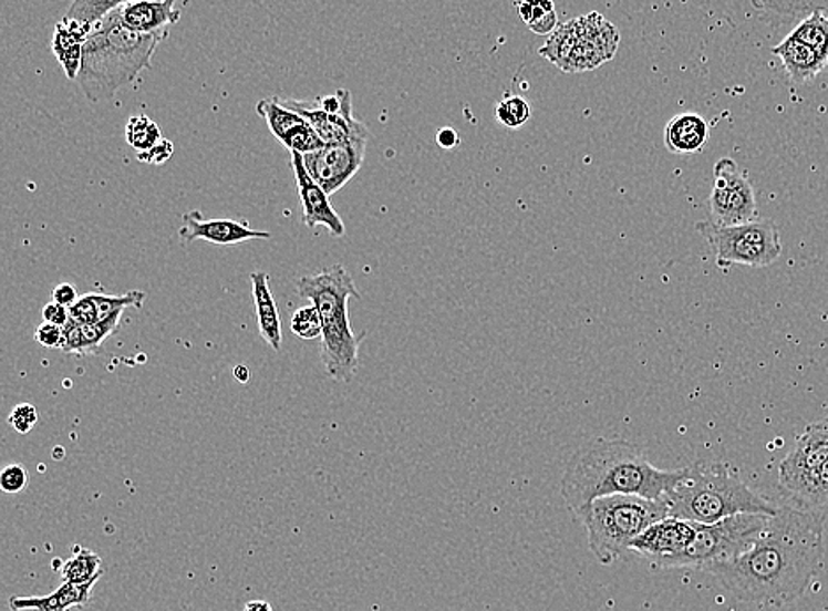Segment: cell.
Segmentation results:
<instances>
[{"label": "cell", "instance_id": "obj_1", "mask_svg": "<svg viewBox=\"0 0 828 611\" xmlns=\"http://www.w3.org/2000/svg\"><path fill=\"white\" fill-rule=\"evenodd\" d=\"M824 532L820 515L779 507L749 550L712 563L705 571L742 603L785 608L811 586L824 559Z\"/></svg>", "mask_w": 828, "mask_h": 611}, {"label": "cell", "instance_id": "obj_2", "mask_svg": "<svg viewBox=\"0 0 828 611\" xmlns=\"http://www.w3.org/2000/svg\"><path fill=\"white\" fill-rule=\"evenodd\" d=\"M685 474L687 467L679 470L654 467L645 451L632 442L596 438L576 451L567 463L560 494L572 512L608 495L666 500Z\"/></svg>", "mask_w": 828, "mask_h": 611}, {"label": "cell", "instance_id": "obj_3", "mask_svg": "<svg viewBox=\"0 0 828 611\" xmlns=\"http://www.w3.org/2000/svg\"><path fill=\"white\" fill-rule=\"evenodd\" d=\"M168 34H142L124 25L121 9L94 25L83 44L79 83L92 103L112 100L151 68L157 46Z\"/></svg>", "mask_w": 828, "mask_h": 611}, {"label": "cell", "instance_id": "obj_4", "mask_svg": "<svg viewBox=\"0 0 828 611\" xmlns=\"http://www.w3.org/2000/svg\"><path fill=\"white\" fill-rule=\"evenodd\" d=\"M666 503L670 516L702 525L744 512L774 516L779 511V507L756 494L726 463L705 459L687 467V474Z\"/></svg>", "mask_w": 828, "mask_h": 611}, {"label": "cell", "instance_id": "obj_5", "mask_svg": "<svg viewBox=\"0 0 828 611\" xmlns=\"http://www.w3.org/2000/svg\"><path fill=\"white\" fill-rule=\"evenodd\" d=\"M296 287L299 296L317 306L322 317L320 358L325 372L332 381H352L359 370L362 340L350 325V299H361L352 275L346 267L337 263L317 275L304 276Z\"/></svg>", "mask_w": 828, "mask_h": 611}, {"label": "cell", "instance_id": "obj_6", "mask_svg": "<svg viewBox=\"0 0 828 611\" xmlns=\"http://www.w3.org/2000/svg\"><path fill=\"white\" fill-rule=\"evenodd\" d=\"M575 516L587 530L593 557L602 566H611L638 536L670 516V507L666 500L640 495H608L581 507Z\"/></svg>", "mask_w": 828, "mask_h": 611}, {"label": "cell", "instance_id": "obj_7", "mask_svg": "<svg viewBox=\"0 0 828 611\" xmlns=\"http://www.w3.org/2000/svg\"><path fill=\"white\" fill-rule=\"evenodd\" d=\"M619 41L613 23L602 14L590 13L558 25L539 53L566 73H580L615 58Z\"/></svg>", "mask_w": 828, "mask_h": 611}, {"label": "cell", "instance_id": "obj_8", "mask_svg": "<svg viewBox=\"0 0 828 611\" xmlns=\"http://www.w3.org/2000/svg\"><path fill=\"white\" fill-rule=\"evenodd\" d=\"M770 516L744 512L711 525L696 524V536L684 553L667 560L664 568L706 569L715 562L732 560L758 541Z\"/></svg>", "mask_w": 828, "mask_h": 611}, {"label": "cell", "instance_id": "obj_9", "mask_svg": "<svg viewBox=\"0 0 828 611\" xmlns=\"http://www.w3.org/2000/svg\"><path fill=\"white\" fill-rule=\"evenodd\" d=\"M696 230L714 251L717 266L768 267L779 260L783 240L779 228L772 219H755L737 227H720L708 221H700Z\"/></svg>", "mask_w": 828, "mask_h": 611}, {"label": "cell", "instance_id": "obj_10", "mask_svg": "<svg viewBox=\"0 0 828 611\" xmlns=\"http://www.w3.org/2000/svg\"><path fill=\"white\" fill-rule=\"evenodd\" d=\"M708 210L712 224L720 227H737L758 219V201L749 174L741 170L732 157L715 163Z\"/></svg>", "mask_w": 828, "mask_h": 611}, {"label": "cell", "instance_id": "obj_11", "mask_svg": "<svg viewBox=\"0 0 828 611\" xmlns=\"http://www.w3.org/2000/svg\"><path fill=\"white\" fill-rule=\"evenodd\" d=\"M825 463H828V415L807 424V428L798 435L794 451L780 462V488L795 497Z\"/></svg>", "mask_w": 828, "mask_h": 611}, {"label": "cell", "instance_id": "obj_12", "mask_svg": "<svg viewBox=\"0 0 828 611\" xmlns=\"http://www.w3.org/2000/svg\"><path fill=\"white\" fill-rule=\"evenodd\" d=\"M368 142H358L349 145H325L323 149L304 154L306 170L313 177L323 191L332 197L340 191L353 175L361 170L364 154H366Z\"/></svg>", "mask_w": 828, "mask_h": 611}, {"label": "cell", "instance_id": "obj_13", "mask_svg": "<svg viewBox=\"0 0 828 611\" xmlns=\"http://www.w3.org/2000/svg\"><path fill=\"white\" fill-rule=\"evenodd\" d=\"M696 536V524L666 516L638 536L629 546V551L650 560L654 566L664 568L667 560L684 553Z\"/></svg>", "mask_w": 828, "mask_h": 611}, {"label": "cell", "instance_id": "obj_14", "mask_svg": "<svg viewBox=\"0 0 828 611\" xmlns=\"http://www.w3.org/2000/svg\"><path fill=\"white\" fill-rule=\"evenodd\" d=\"M284 105L296 110L297 114L314 127L325 145H349L370 141V130L353 117L352 97L345 103L340 114L323 112L319 101L283 100Z\"/></svg>", "mask_w": 828, "mask_h": 611}, {"label": "cell", "instance_id": "obj_15", "mask_svg": "<svg viewBox=\"0 0 828 611\" xmlns=\"http://www.w3.org/2000/svg\"><path fill=\"white\" fill-rule=\"evenodd\" d=\"M292 154V168L296 175L297 193L302 204V221L306 227H325L331 231V236H345V224L338 215L331 204V197L328 193L314 183L313 177L306 170L302 154Z\"/></svg>", "mask_w": 828, "mask_h": 611}, {"label": "cell", "instance_id": "obj_16", "mask_svg": "<svg viewBox=\"0 0 828 611\" xmlns=\"http://www.w3.org/2000/svg\"><path fill=\"white\" fill-rule=\"evenodd\" d=\"M179 237L184 245L195 240H207L218 246H236L255 239H271V234L263 230H255L249 227L248 221H236V219H204L200 210H192L183 216V227L179 228Z\"/></svg>", "mask_w": 828, "mask_h": 611}, {"label": "cell", "instance_id": "obj_17", "mask_svg": "<svg viewBox=\"0 0 828 611\" xmlns=\"http://www.w3.org/2000/svg\"><path fill=\"white\" fill-rule=\"evenodd\" d=\"M118 9L124 25L142 34H168L166 29L183 17L177 0H138Z\"/></svg>", "mask_w": 828, "mask_h": 611}, {"label": "cell", "instance_id": "obj_18", "mask_svg": "<svg viewBox=\"0 0 828 611\" xmlns=\"http://www.w3.org/2000/svg\"><path fill=\"white\" fill-rule=\"evenodd\" d=\"M92 29L94 27L89 23L66 17L55 25L52 52L66 73L68 80L76 82L79 79L80 70H82L83 44L87 43Z\"/></svg>", "mask_w": 828, "mask_h": 611}, {"label": "cell", "instance_id": "obj_19", "mask_svg": "<svg viewBox=\"0 0 828 611\" xmlns=\"http://www.w3.org/2000/svg\"><path fill=\"white\" fill-rule=\"evenodd\" d=\"M774 55L780 59L783 68L794 83H806L815 80L827 68L828 62L820 58L811 46L798 41L794 35H786L777 46L772 49Z\"/></svg>", "mask_w": 828, "mask_h": 611}, {"label": "cell", "instance_id": "obj_20", "mask_svg": "<svg viewBox=\"0 0 828 611\" xmlns=\"http://www.w3.org/2000/svg\"><path fill=\"white\" fill-rule=\"evenodd\" d=\"M708 142V124L700 114L685 112L667 121L664 127V147L672 154L702 153Z\"/></svg>", "mask_w": 828, "mask_h": 611}, {"label": "cell", "instance_id": "obj_21", "mask_svg": "<svg viewBox=\"0 0 828 611\" xmlns=\"http://www.w3.org/2000/svg\"><path fill=\"white\" fill-rule=\"evenodd\" d=\"M94 587L96 581L85 586L64 581L55 592L43 598H11L9 608L13 611H71L73 608L89 607Z\"/></svg>", "mask_w": 828, "mask_h": 611}, {"label": "cell", "instance_id": "obj_22", "mask_svg": "<svg viewBox=\"0 0 828 611\" xmlns=\"http://www.w3.org/2000/svg\"><path fill=\"white\" fill-rule=\"evenodd\" d=\"M251 292H253L255 311H257L258 329L263 341L272 350L281 349V320H279L278 306L272 298L271 284L267 272H253L251 275Z\"/></svg>", "mask_w": 828, "mask_h": 611}, {"label": "cell", "instance_id": "obj_23", "mask_svg": "<svg viewBox=\"0 0 828 611\" xmlns=\"http://www.w3.org/2000/svg\"><path fill=\"white\" fill-rule=\"evenodd\" d=\"M257 114L260 117L266 118L267 126L271 130L272 135L278 138L279 142L283 141L288 133L296 130L297 126H301L306 123V118L302 115L297 114L296 110L284 105L281 97H266L260 101L257 106Z\"/></svg>", "mask_w": 828, "mask_h": 611}, {"label": "cell", "instance_id": "obj_24", "mask_svg": "<svg viewBox=\"0 0 828 611\" xmlns=\"http://www.w3.org/2000/svg\"><path fill=\"white\" fill-rule=\"evenodd\" d=\"M101 563H103V560H101L100 555L87 550V548H76L73 557L62 566V580L76 583V586H85V583H94V581L97 583L100 578L103 577Z\"/></svg>", "mask_w": 828, "mask_h": 611}, {"label": "cell", "instance_id": "obj_25", "mask_svg": "<svg viewBox=\"0 0 828 611\" xmlns=\"http://www.w3.org/2000/svg\"><path fill=\"white\" fill-rule=\"evenodd\" d=\"M518 11L534 34L551 35L560 25L553 0H519Z\"/></svg>", "mask_w": 828, "mask_h": 611}, {"label": "cell", "instance_id": "obj_26", "mask_svg": "<svg viewBox=\"0 0 828 611\" xmlns=\"http://www.w3.org/2000/svg\"><path fill=\"white\" fill-rule=\"evenodd\" d=\"M789 34L811 46L828 62V17L824 11H813Z\"/></svg>", "mask_w": 828, "mask_h": 611}, {"label": "cell", "instance_id": "obj_27", "mask_svg": "<svg viewBox=\"0 0 828 611\" xmlns=\"http://www.w3.org/2000/svg\"><path fill=\"white\" fill-rule=\"evenodd\" d=\"M138 2V0H73L68 9L66 18L96 25L100 20L123 6Z\"/></svg>", "mask_w": 828, "mask_h": 611}, {"label": "cell", "instance_id": "obj_28", "mask_svg": "<svg viewBox=\"0 0 828 611\" xmlns=\"http://www.w3.org/2000/svg\"><path fill=\"white\" fill-rule=\"evenodd\" d=\"M162 132L154 121L147 115H136L126 124V142L138 153H145L156 147L162 142Z\"/></svg>", "mask_w": 828, "mask_h": 611}, {"label": "cell", "instance_id": "obj_29", "mask_svg": "<svg viewBox=\"0 0 828 611\" xmlns=\"http://www.w3.org/2000/svg\"><path fill=\"white\" fill-rule=\"evenodd\" d=\"M147 296L142 290H132L123 296H105L96 293L97 319H123L124 310L127 308H142Z\"/></svg>", "mask_w": 828, "mask_h": 611}, {"label": "cell", "instance_id": "obj_30", "mask_svg": "<svg viewBox=\"0 0 828 611\" xmlns=\"http://www.w3.org/2000/svg\"><path fill=\"white\" fill-rule=\"evenodd\" d=\"M495 117L501 126L509 127V130H518V127L525 126V124L532 117V108L525 97L516 96V94H507L504 100L500 101L495 110Z\"/></svg>", "mask_w": 828, "mask_h": 611}, {"label": "cell", "instance_id": "obj_31", "mask_svg": "<svg viewBox=\"0 0 828 611\" xmlns=\"http://www.w3.org/2000/svg\"><path fill=\"white\" fill-rule=\"evenodd\" d=\"M753 2L758 8L791 18H806L813 11L828 9V0H753Z\"/></svg>", "mask_w": 828, "mask_h": 611}, {"label": "cell", "instance_id": "obj_32", "mask_svg": "<svg viewBox=\"0 0 828 611\" xmlns=\"http://www.w3.org/2000/svg\"><path fill=\"white\" fill-rule=\"evenodd\" d=\"M281 145H284L290 153H299L302 156L325 147L319 133L314 132V127L308 121L288 133L281 141Z\"/></svg>", "mask_w": 828, "mask_h": 611}, {"label": "cell", "instance_id": "obj_33", "mask_svg": "<svg viewBox=\"0 0 828 611\" xmlns=\"http://www.w3.org/2000/svg\"><path fill=\"white\" fill-rule=\"evenodd\" d=\"M290 329L301 340H314L322 338V317L317 306H304L292 314Z\"/></svg>", "mask_w": 828, "mask_h": 611}, {"label": "cell", "instance_id": "obj_34", "mask_svg": "<svg viewBox=\"0 0 828 611\" xmlns=\"http://www.w3.org/2000/svg\"><path fill=\"white\" fill-rule=\"evenodd\" d=\"M795 498L807 506H824L828 503V463L807 480Z\"/></svg>", "mask_w": 828, "mask_h": 611}, {"label": "cell", "instance_id": "obj_35", "mask_svg": "<svg viewBox=\"0 0 828 611\" xmlns=\"http://www.w3.org/2000/svg\"><path fill=\"white\" fill-rule=\"evenodd\" d=\"M118 322H121V319H110L82 325L85 354H94V352H97V350L101 349V345H103V341L117 332Z\"/></svg>", "mask_w": 828, "mask_h": 611}, {"label": "cell", "instance_id": "obj_36", "mask_svg": "<svg viewBox=\"0 0 828 611\" xmlns=\"http://www.w3.org/2000/svg\"><path fill=\"white\" fill-rule=\"evenodd\" d=\"M29 485V472L22 465H8L0 474V488L4 494H22Z\"/></svg>", "mask_w": 828, "mask_h": 611}, {"label": "cell", "instance_id": "obj_37", "mask_svg": "<svg viewBox=\"0 0 828 611\" xmlns=\"http://www.w3.org/2000/svg\"><path fill=\"white\" fill-rule=\"evenodd\" d=\"M8 423L11 424V428H14V432L25 435L38 423V411H35V406L31 405V403H20L9 414Z\"/></svg>", "mask_w": 828, "mask_h": 611}, {"label": "cell", "instance_id": "obj_38", "mask_svg": "<svg viewBox=\"0 0 828 611\" xmlns=\"http://www.w3.org/2000/svg\"><path fill=\"white\" fill-rule=\"evenodd\" d=\"M71 320L87 325V323L100 322L97 319L96 293H85L70 308Z\"/></svg>", "mask_w": 828, "mask_h": 611}, {"label": "cell", "instance_id": "obj_39", "mask_svg": "<svg viewBox=\"0 0 828 611\" xmlns=\"http://www.w3.org/2000/svg\"><path fill=\"white\" fill-rule=\"evenodd\" d=\"M62 331H64V336H62L61 350H64L66 354L85 355V346H83L82 325L74 322V320H70V322H68L66 325L62 328Z\"/></svg>", "mask_w": 828, "mask_h": 611}, {"label": "cell", "instance_id": "obj_40", "mask_svg": "<svg viewBox=\"0 0 828 611\" xmlns=\"http://www.w3.org/2000/svg\"><path fill=\"white\" fill-rule=\"evenodd\" d=\"M62 336H64L62 328L50 322L41 323L40 328L35 329L34 334L35 341L44 349H61Z\"/></svg>", "mask_w": 828, "mask_h": 611}, {"label": "cell", "instance_id": "obj_41", "mask_svg": "<svg viewBox=\"0 0 828 611\" xmlns=\"http://www.w3.org/2000/svg\"><path fill=\"white\" fill-rule=\"evenodd\" d=\"M172 154H174V145L163 138L153 149L138 153V159L139 162L153 163V165H163L170 159Z\"/></svg>", "mask_w": 828, "mask_h": 611}, {"label": "cell", "instance_id": "obj_42", "mask_svg": "<svg viewBox=\"0 0 828 611\" xmlns=\"http://www.w3.org/2000/svg\"><path fill=\"white\" fill-rule=\"evenodd\" d=\"M44 322L55 323L59 328H64L71 320L70 308L52 301L43 308Z\"/></svg>", "mask_w": 828, "mask_h": 611}, {"label": "cell", "instance_id": "obj_43", "mask_svg": "<svg viewBox=\"0 0 828 611\" xmlns=\"http://www.w3.org/2000/svg\"><path fill=\"white\" fill-rule=\"evenodd\" d=\"M79 299V290L71 283H61L52 292V301L66 306V308H71Z\"/></svg>", "mask_w": 828, "mask_h": 611}, {"label": "cell", "instance_id": "obj_44", "mask_svg": "<svg viewBox=\"0 0 828 611\" xmlns=\"http://www.w3.org/2000/svg\"><path fill=\"white\" fill-rule=\"evenodd\" d=\"M436 144L441 145L442 149H454L456 145H459V135L454 132L453 127H444L436 133Z\"/></svg>", "mask_w": 828, "mask_h": 611}, {"label": "cell", "instance_id": "obj_45", "mask_svg": "<svg viewBox=\"0 0 828 611\" xmlns=\"http://www.w3.org/2000/svg\"><path fill=\"white\" fill-rule=\"evenodd\" d=\"M245 611H272V608L267 601H249Z\"/></svg>", "mask_w": 828, "mask_h": 611}, {"label": "cell", "instance_id": "obj_46", "mask_svg": "<svg viewBox=\"0 0 828 611\" xmlns=\"http://www.w3.org/2000/svg\"><path fill=\"white\" fill-rule=\"evenodd\" d=\"M234 375H236V379L240 382V384H246V382L249 381V370L245 366V364H240V366H237L236 370H234Z\"/></svg>", "mask_w": 828, "mask_h": 611}]
</instances>
